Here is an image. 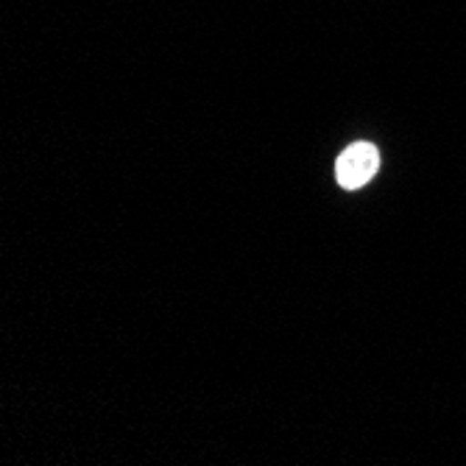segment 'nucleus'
<instances>
[{
    "label": "nucleus",
    "mask_w": 466,
    "mask_h": 466,
    "mask_svg": "<svg viewBox=\"0 0 466 466\" xmlns=\"http://www.w3.org/2000/svg\"><path fill=\"white\" fill-rule=\"evenodd\" d=\"M380 171V154L371 143H352L335 162V179L344 190L366 187Z\"/></svg>",
    "instance_id": "f257e3e1"
}]
</instances>
